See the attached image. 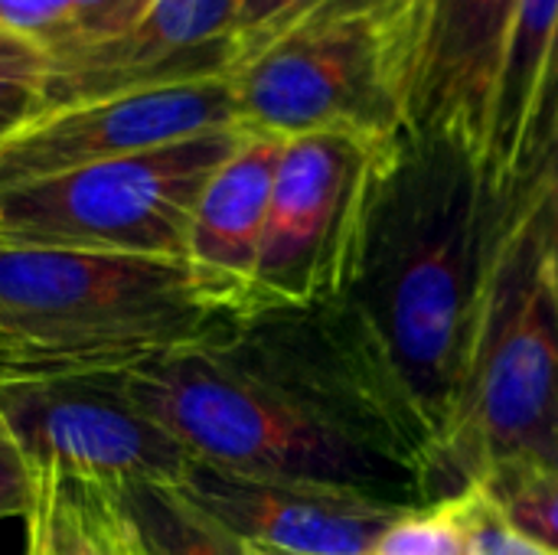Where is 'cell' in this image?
<instances>
[{
  "mask_svg": "<svg viewBox=\"0 0 558 555\" xmlns=\"http://www.w3.org/2000/svg\"><path fill=\"white\" fill-rule=\"evenodd\" d=\"M517 200L494 190L471 147L402 131L386 144L360 252L333 301L376 366L445 497L494 252Z\"/></svg>",
  "mask_w": 558,
  "mask_h": 555,
  "instance_id": "obj_1",
  "label": "cell"
},
{
  "mask_svg": "<svg viewBox=\"0 0 558 555\" xmlns=\"http://www.w3.org/2000/svg\"><path fill=\"white\" fill-rule=\"evenodd\" d=\"M235 327L213 343L124 370L131 399L190 458L239 474L343 487L396 507L435 504L425 471L373 451L317 419L239 347Z\"/></svg>",
  "mask_w": 558,
  "mask_h": 555,
  "instance_id": "obj_2",
  "label": "cell"
},
{
  "mask_svg": "<svg viewBox=\"0 0 558 555\" xmlns=\"http://www.w3.org/2000/svg\"><path fill=\"white\" fill-rule=\"evenodd\" d=\"M186 262L0 245V347L43 376L128 370L226 337Z\"/></svg>",
  "mask_w": 558,
  "mask_h": 555,
  "instance_id": "obj_3",
  "label": "cell"
},
{
  "mask_svg": "<svg viewBox=\"0 0 558 555\" xmlns=\"http://www.w3.org/2000/svg\"><path fill=\"white\" fill-rule=\"evenodd\" d=\"M546 173L500 232L445 497L497 468H558V298L546 239Z\"/></svg>",
  "mask_w": 558,
  "mask_h": 555,
  "instance_id": "obj_4",
  "label": "cell"
},
{
  "mask_svg": "<svg viewBox=\"0 0 558 555\" xmlns=\"http://www.w3.org/2000/svg\"><path fill=\"white\" fill-rule=\"evenodd\" d=\"M428 3L320 0L229 75L242 128L281 141H396L409 128Z\"/></svg>",
  "mask_w": 558,
  "mask_h": 555,
  "instance_id": "obj_5",
  "label": "cell"
},
{
  "mask_svg": "<svg viewBox=\"0 0 558 555\" xmlns=\"http://www.w3.org/2000/svg\"><path fill=\"white\" fill-rule=\"evenodd\" d=\"M245 134V128H226L7 186L0 190V245L186 262L199 193Z\"/></svg>",
  "mask_w": 558,
  "mask_h": 555,
  "instance_id": "obj_6",
  "label": "cell"
},
{
  "mask_svg": "<svg viewBox=\"0 0 558 555\" xmlns=\"http://www.w3.org/2000/svg\"><path fill=\"white\" fill-rule=\"evenodd\" d=\"M386 144L304 134L281 147L252 285V314L337 301L353 275Z\"/></svg>",
  "mask_w": 558,
  "mask_h": 555,
  "instance_id": "obj_7",
  "label": "cell"
},
{
  "mask_svg": "<svg viewBox=\"0 0 558 555\" xmlns=\"http://www.w3.org/2000/svg\"><path fill=\"white\" fill-rule=\"evenodd\" d=\"M0 419L39 474L88 487H170L193 461L131 399L124 370L0 383Z\"/></svg>",
  "mask_w": 558,
  "mask_h": 555,
  "instance_id": "obj_8",
  "label": "cell"
},
{
  "mask_svg": "<svg viewBox=\"0 0 558 555\" xmlns=\"http://www.w3.org/2000/svg\"><path fill=\"white\" fill-rule=\"evenodd\" d=\"M242 128L229 75L147 85L43 111L0 141V190Z\"/></svg>",
  "mask_w": 558,
  "mask_h": 555,
  "instance_id": "obj_9",
  "label": "cell"
},
{
  "mask_svg": "<svg viewBox=\"0 0 558 555\" xmlns=\"http://www.w3.org/2000/svg\"><path fill=\"white\" fill-rule=\"evenodd\" d=\"M170 491L258 555H369L376 540L412 510L343 487L239 474L196 458Z\"/></svg>",
  "mask_w": 558,
  "mask_h": 555,
  "instance_id": "obj_10",
  "label": "cell"
},
{
  "mask_svg": "<svg viewBox=\"0 0 558 555\" xmlns=\"http://www.w3.org/2000/svg\"><path fill=\"white\" fill-rule=\"evenodd\" d=\"M239 7L242 0H150L121 36L52 59L43 111L147 85L229 75Z\"/></svg>",
  "mask_w": 558,
  "mask_h": 555,
  "instance_id": "obj_11",
  "label": "cell"
},
{
  "mask_svg": "<svg viewBox=\"0 0 558 555\" xmlns=\"http://www.w3.org/2000/svg\"><path fill=\"white\" fill-rule=\"evenodd\" d=\"M513 10L517 0L428 3V26L405 131L451 137L487 160Z\"/></svg>",
  "mask_w": 558,
  "mask_h": 555,
  "instance_id": "obj_12",
  "label": "cell"
},
{
  "mask_svg": "<svg viewBox=\"0 0 558 555\" xmlns=\"http://www.w3.org/2000/svg\"><path fill=\"white\" fill-rule=\"evenodd\" d=\"M281 147V137L248 131L209 177L190 219L186 268L196 288L213 307L242 321L252 317L255 265Z\"/></svg>",
  "mask_w": 558,
  "mask_h": 555,
  "instance_id": "obj_13",
  "label": "cell"
},
{
  "mask_svg": "<svg viewBox=\"0 0 558 555\" xmlns=\"http://www.w3.org/2000/svg\"><path fill=\"white\" fill-rule=\"evenodd\" d=\"M558 150V0H517L490 141L487 177L507 200L539 183Z\"/></svg>",
  "mask_w": 558,
  "mask_h": 555,
  "instance_id": "obj_14",
  "label": "cell"
},
{
  "mask_svg": "<svg viewBox=\"0 0 558 555\" xmlns=\"http://www.w3.org/2000/svg\"><path fill=\"white\" fill-rule=\"evenodd\" d=\"M128 523L141 555H258L190 510L163 484L98 487Z\"/></svg>",
  "mask_w": 558,
  "mask_h": 555,
  "instance_id": "obj_15",
  "label": "cell"
},
{
  "mask_svg": "<svg viewBox=\"0 0 558 555\" xmlns=\"http://www.w3.org/2000/svg\"><path fill=\"white\" fill-rule=\"evenodd\" d=\"M474 487L520 533L558 555V468H497Z\"/></svg>",
  "mask_w": 558,
  "mask_h": 555,
  "instance_id": "obj_16",
  "label": "cell"
},
{
  "mask_svg": "<svg viewBox=\"0 0 558 555\" xmlns=\"http://www.w3.org/2000/svg\"><path fill=\"white\" fill-rule=\"evenodd\" d=\"M369 555H468V497H441L405 510Z\"/></svg>",
  "mask_w": 558,
  "mask_h": 555,
  "instance_id": "obj_17",
  "label": "cell"
},
{
  "mask_svg": "<svg viewBox=\"0 0 558 555\" xmlns=\"http://www.w3.org/2000/svg\"><path fill=\"white\" fill-rule=\"evenodd\" d=\"M49 52L36 43L0 26V118L23 124L43 114L46 82H49Z\"/></svg>",
  "mask_w": 558,
  "mask_h": 555,
  "instance_id": "obj_18",
  "label": "cell"
},
{
  "mask_svg": "<svg viewBox=\"0 0 558 555\" xmlns=\"http://www.w3.org/2000/svg\"><path fill=\"white\" fill-rule=\"evenodd\" d=\"M39 520L46 533V555H101L78 491L52 474H43Z\"/></svg>",
  "mask_w": 558,
  "mask_h": 555,
  "instance_id": "obj_19",
  "label": "cell"
},
{
  "mask_svg": "<svg viewBox=\"0 0 558 555\" xmlns=\"http://www.w3.org/2000/svg\"><path fill=\"white\" fill-rule=\"evenodd\" d=\"M0 26L36 43L49 59H62L78 46L75 0H0Z\"/></svg>",
  "mask_w": 558,
  "mask_h": 555,
  "instance_id": "obj_20",
  "label": "cell"
},
{
  "mask_svg": "<svg viewBox=\"0 0 558 555\" xmlns=\"http://www.w3.org/2000/svg\"><path fill=\"white\" fill-rule=\"evenodd\" d=\"M320 0H242L239 20L232 29V72L271 46L288 26H294L304 13H311ZM229 72V75H232Z\"/></svg>",
  "mask_w": 558,
  "mask_h": 555,
  "instance_id": "obj_21",
  "label": "cell"
},
{
  "mask_svg": "<svg viewBox=\"0 0 558 555\" xmlns=\"http://www.w3.org/2000/svg\"><path fill=\"white\" fill-rule=\"evenodd\" d=\"M468 497V555H556L543 543L520 533L481 487H464Z\"/></svg>",
  "mask_w": 558,
  "mask_h": 555,
  "instance_id": "obj_22",
  "label": "cell"
},
{
  "mask_svg": "<svg viewBox=\"0 0 558 555\" xmlns=\"http://www.w3.org/2000/svg\"><path fill=\"white\" fill-rule=\"evenodd\" d=\"M43 474L33 468L26 451L16 445L10 429L0 419V520L23 517L29 520L39 507Z\"/></svg>",
  "mask_w": 558,
  "mask_h": 555,
  "instance_id": "obj_23",
  "label": "cell"
},
{
  "mask_svg": "<svg viewBox=\"0 0 558 555\" xmlns=\"http://www.w3.org/2000/svg\"><path fill=\"white\" fill-rule=\"evenodd\" d=\"M147 7L150 0H75V26H78L75 49L121 36Z\"/></svg>",
  "mask_w": 558,
  "mask_h": 555,
  "instance_id": "obj_24",
  "label": "cell"
},
{
  "mask_svg": "<svg viewBox=\"0 0 558 555\" xmlns=\"http://www.w3.org/2000/svg\"><path fill=\"white\" fill-rule=\"evenodd\" d=\"M78 491L85 510H88V520H92V530H95V540H98V553L101 555H141L128 523L121 520V514L114 510V504L108 500L105 491L98 487H88V484H75V481H65Z\"/></svg>",
  "mask_w": 558,
  "mask_h": 555,
  "instance_id": "obj_25",
  "label": "cell"
},
{
  "mask_svg": "<svg viewBox=\"0 0 558 555\" xmlns=\"http://www.w3.org/2000/svg\"><path fill=\"white\" fill-rule=\"evenodd\" d=\"M546 239H549V265H553L558 298V150L549 164V177H546Z\"/></svg>",
  "mask_w": 558,
  "mask_h": 555,
  "instance_id": "obj_26",
  "label": "cell"
},
{
  "mask_svg": "<svg viewBox=\"0 0 558 555\" xmlns=\"http://www.w3.org/2000/svg\"><path fill=\"white\" fill-rule=\"evenodd\" d=\"M26 553L23 555H46V533H43V520H39V507L33 510V517L26 520Z\"/></svg>",
  "mask_w": 558,
  "mask_h": 555,
  "instance_id": "obj_27",
  "label": "cell"
},
{
  "mask_svg": "<svg viewBox=\"0 0 558 555\" xmlns=\"http://www.w3.org/2000/svg\"><path fill=\"white\" fill-rule=\"evenodd\" d=\"M13 128H20V124H13V121H3V118H0V141H3Z\"/></svg>",
  "mask_w": 558,
  "mask_h": 555,
  "instance_id": "obj_28",
  "label": "cell"
}]
</instances>
